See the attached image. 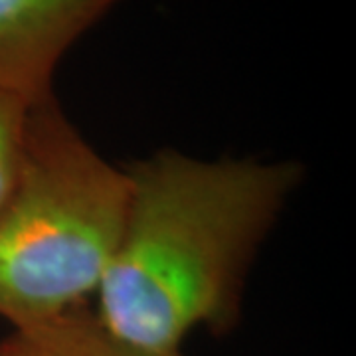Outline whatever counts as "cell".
Masks as SVG:
<instances>
[{
  "mask_svg": "<svg viewBox=\"0 0 356 356\" xmlns=\"http://www.w3.org/2000/svg\"><path fill=\"white\" fill-rule=\"evenodd\" d=\"M0 356H184L154 355L117 339L88 307L28 325L0 341Z\"/></svg>",
  "mask_w": 356,
  "mask_h": 356,
  "instance_id": "277c9868",
  "label": "cell"
},
{
  "mask_svg": "<svg viewBox=\"0 0 356 356\" xmlns=\"http://www.w3.org/2000/svg\"><path fill=\"white\" fill-rule=\"evenodd\" d=\"M129 202L95 317L154 355L180 353L198 327L240 317L254 257L303 180L295 161H206L161 149L125 165Z\"/></svg>",
  "mask_w": 356,
  "mask_h": 356,
  "instance_id": "6da1fadb",
  "label": "cell"
},
{
  "mask_svg": "<svg viewBox=\"0 0 356 356\" xmlns=\"http://www.w3.org/2000/svg\"><path fill=\"white\" fill-rule=\"evenodd\" d=\"M127 202L125 168L89 145L54 93L34 103L22 175L0 212V317L20 329L86 307Z\"/></svg>",
  "mask_w": 356,
  "mask_h": 356,
  "instance_id": "7a4b0ae2",
  "label": "cell"
},
{
  "mask_svg": "<svg viewBox=\"0 0 356 356\" xmlns=\"http://www.w3.org/2000/svg\"><path fill=\"white\" fill-rule=\"evenodd\" d=\"M34 103L18 93L0 89V212L22 175Z\"/></svg>",
  "mask_w": 356,
  "mask_h": 356,
  "instance_id": "5b68a950",
  "label": "cell"
},
{
  "mask_svg": "<svg viewBox=\"0 0 356 356\" xmlns=\"http://www.w3.org/2000/svg\"><path fill=\"white\" fill-rule=\"evenodd\" d=\"M119 0H0V89L30 102L51 95L67 50Z\"/></svg>",
  "mask_w": 356,
  "mask_h": 356,
  "instance_id": "3957f363",
  "label": "cell"
}]
</instances>
